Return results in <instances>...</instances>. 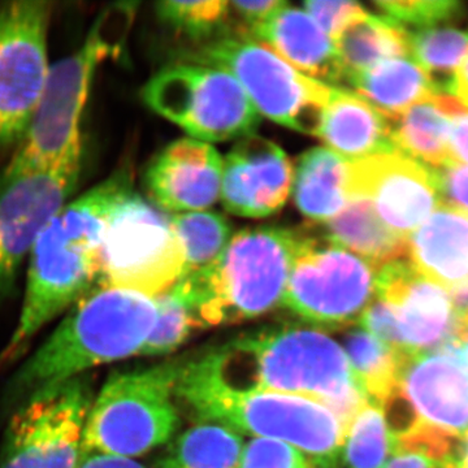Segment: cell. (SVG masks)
I'll return each mask as SVG.
<instances>
[{"instance_id":"1","label":"cell","mask_w":468,"mask_h":468,"mask_svg":"<svg viewBox=\"0 0 468 468\" xmlns=\"http://www.w3.org/2000/svg\"><path fill=\"white\" fill-rule=\"evenodd\" d=\"M186 363L227 389L314 399L331 410L345 431L368 401L343 347L324 332L306 326L261 329Z\"/></svg>"},{"instance_id":"2","label":"cell","mask_w":468,"mask_h":468,"mask_svg":"<svg viewBox=\"0 0 468 468\" xmlns=\"http://www.w3.org/2000/svg\"><path fill=\"white\" fill-rule=\"evenodd\" d=\"M133 192L129 168L117 169L68 202L43 229L29 255L23 309L0 353V371L26 353L43 326L97 285L104 229L120 203Z\"/></svg>"},{"instance_id":"3","label":"cell","mask_w":468,"mask_h":468,"mask_svg":"<svg viewBox=\"0 0 468 468\" xmlns=\"http://www.w3.org/2000/svg\"><path fill=\"white\" fill-rule=\"evenodd\" d=\"M155 298L94 286L39 349L21 366L11 396H32L97 366L137 356L153 331Z\"/></svg>"},{"instance_id":"4","label":"cell","mask_w":468,"mask_h":468,"mask_svg":"<svg viewBox=\"0 0 468 468\" xmlns=\"http://www.w3.org/2000/svg\"><path fill=\"white\" fill-rule=\"evenodd\" d=\"M298 243L300 229L249 228L214 263L180 276L171 289L201 329L258 318L282 303Z\"/></svg>"},{"instance_id":"5","label":"cell","mask_w":468,"mask_h":468,"mask_svg":"<svg viewBox=\"0 0 468 468\" xmlns=\"http://www.w3.org/2000/svg\"><path fill=\"white\" fill-rule=\"evenodd\" d=\"M135 5L119 3L95 18L84 43L50 67L41 101L23 143L0 171L8 180L51 167L82 150L81 117L98 68L124 51Z\"/></svg>"},{"instance_id":"6","label":"cell","mask_w":468,"mask_h":468,"mask_svg":"<svg viewBox=\"0 0 468 468\" xmlns=\"http://www.w3.org/2000/svg\"><path fill=\"white\" fill-rule=\"evenodd\" d=\"M175 396L198 421L280 440L303 452L316 468L340 466L346 431L331 410L314 399L294 394L227 389L180 360Z\"/></svg>"},{"instance_id":"7","label":"cell","mask_w":468,"mask_h":468,"mask_svg":"<svg viewBox=\"0 0 468 468\" xmlns=\"http://www.w3.org/2000/svg\"><path fill=\"white\" fill-rule=\"evenodd\" d=\"M394 452L446 463L468 432V369L449 345L406 356L383 406Z\"/></svg>"},{"instance_id":"8","label":"cell","mask_w":468,"mask_h":468,"mask_svg":"<svg viewBox=\"0 0 468 468\" xmlns=\"http://www.w3.org/2000/svg\"><path fill=\"white\" fill-rule=\"evenodd\" d=\"M178 360L112 375L92 399L84 454L131 458L163 445L178 426L175 384Z\"/></svg>"},{"instance_id":"9","label":"cell","mask_w":468,"mask_h":468,"mask_svg":"<svg viewBox=\"0 0 468 468\" xmlns=\"http://www.w3.org/2000/svg\"><path fill=\"white\" fill-rule=\"evenodd\" d=\"M377 276V268L319 227L302 228L282 303L311 325L344 329L375 300Z\"/></svg>"},{"instance_id":"10","label":"cell","mask_w":468,"mask_h":468,"mask_svg":"<svg viewBox=\"0 0 468 468\" xmlns=\"http://www.w3.org/2000/svg\"><path fill=\"white\" fill-rule=\"evenodd\" d=\"M198 58L232 75L268 119L301 133H322L332 86L302 75L264 43L221 37L205 46Z\"/></svg>"},{"instance_id":"11","label":"cell","mask_w":468,"mask_h":468,"mask_svg":"<svg viewBox=\"0 0 468 468\" xmlns=\"http://www.w3.org/2000/svg\"><path fill=\"white\" fill-rule=\"evenodd\" d=\"M184 261L171 218L133 192L120 203L104 229L95 286L154 298L180 279Z\"/></svg>"},{"instance_id":"12","label":"cell","mask_w":468,"mask_h":468,"mask_svg":"<svg viewBox=\"0 0 468 468\" xmlns=\"http://www.w3.org/2000/svg\"><path fill=\"white\" fill-rule=\"evenodd\" d=\"M143 97L160 116L209 143L241 140L261 122L239 81L226 70L203 64L165 68L147 82Z\"/></svg>"},{"instance_id":"13","label":"cell","mask_w":468,"mask_h":468,"mask_svg":"<svg viewBox=\"0 0 468 468\" xmlns=\"http://www.w3.org/2000/svg\"><path fill=\"white\" fill-rule=\"evenodd\" d=\"M50 2L23 0L0 5V163L26 137L41 101L50 63ZM2 171V169H0Z\"/></svg>"},{"instance_id":"14","label":"cell","mask_w":468,"mask_h":468,"mask_svg":"<svg viewBox=\"0 0 468 468\" xmlns=\"http://www.w3.org/2000/svg\"><path fill=\"white\" fill-rule=\"evenodd\" d=\"M92 399L81 377L27 397L9 421L0 468H79Z\"/></svg>"},{"instance_id":"15","label":"cell","mask_w":468,"mask_h":468,"mask_svg":"<svg viewBox=\"0 0 468 468\" xmlns=\"http://www.w3.org/2000/svg\"><path fill=\"white\" fill-rule=\"evenodd\" d=\"M82 158V150L75 151L51 167L0 180V302L43 229L75 193Z\"/></svg>"},{"instance_id":"16","label":"cell","mask_w":468,"mask_h":468,"mask_svg":"<svg viewBox=\"0 0 468 468\" xmlns=\"http://www.w3.org/2000/svg\"><path fill=\"white\" fill-rule=\"evenodd\" d=\"M350 199L362 197L393 232L408 237L440 205L432 168L399 150L349 162Z\"/></svg>"},{"instance_id":"17","label":"cell","mask_w":468,"mask_h":468,"mask_svg":"<svg viewBox=\"0 0 468 468\" xmlns=\"http://www.w3.org/2000/svg\"><path fill=\"white\" fill-rule=\"evenodd\" d=\"M375 298L392 310L408 356L439 349L451 340L457 323L451 295L419 273L409 258L378 271Z\"/></svg>"},{"instance_id":"18","label":"cell","mask_w":468,"mask_h":468,"mask_svg":"<svg viewBox=\"0 0 468 468\" xmlns=\"http://www.w3.org/2000/svg\"><path fill=\"white\" fill-rule=\"evenodd\" d=\"M292 167L284 151L260 135L243 137L223 162L221 199L230 214L266 218L288 201Z\"/></svg>"},{"instance_id":"19","label":"cell","mask_w":468,"mask_h":468,"mask_svg":"<svg viewBox=\"0 0 468 468\" xmlns=\"http://www.w3.org/2000/svg\"><path fill=\"white\" fill-rule=\"evenodd\" d=\"M223 160L211 144L175 141L160 151L146 169L150 201L163 212H198L217 203L221 192Z\"/></svg>"},{"instance_id":"20","label":"cell","mask_w":468,"mask_h":468,"mask_svg":"<svg viewBox=\"0 0 468 468\" xmlns=\"http://www.w3.org/2000/svg\"><path fill=\"white\" fill-rule=\"evenodd\" d=\"M302 75L324 85H346L335 42L302 9L288 3L276 9L252 33Z\"/></svg>"},{"instance_id":"21","label":"cell","mask_w":468,"mask_h":468,"mask_svg":"<svg viewBox=\"0 0 468 468\" xmlns=\"http://www.w3.org/2000/svg\"><path fill=\"white\" fill-rule=\"evenodd\" d=\"M408 258L448 294L468 289V214L440 205L408 237Z\"/></svg>"},{"instance_id":"22","label":"cell","mask_w":468,"mask_h":468,"mask_svg":"<svg viewBox=\"0 0 468 468\" xmlns=\"http://www.w3.org/2000/svg\"><path fill=\"white\" fill-rule=\"evenodd\" d=\"M319 137L329 150L349 162L397 150L389 119L346 88H332Z\"/></svg>"},{"instance_id":"23","label":"cell","mask_w":468,"mask_h":468,"mask_svg":"<svg viewBox=\"0 0 468 468\" xmlns=\"http://www.w3.org/2000/svg\"><path fill=\"white\" fill-rule=\"evenodd\" d=\"M461 106L454 95L437 91L389 119L394 147L430 168L448 165L452 113Z\"/></svg>"},{"instance_id":"24","label":"cell","mask_w":468,"mask_h":468,"mask_svg":"<svg viewBox=\"0 0 468 468\" xmlns=\"http://www.w3.org/2000/svg\"><path fill=\"white\" fill-rule=\"evenodd\" d=\"M294 201L304 217L326 223L350 201L349 160L328 147H315L298 159L292 175Z\"/></svg>"},{"instance_id":"25","label":"cell","mask_w":468,"mask_h":468,"mask_svg":"<svg viewBox=\"0 0 468 468\" xmlns=\"http://www.w3.org/2000/svg\"><path fill=\"white\" fill-rule=\"evenodd\" d=\"M322 232L377 270L408 258V239L378 218L368 199L353 197L337 217L319 227Z\"/></svg>"},{"instance_id":"26","label":"cell","mask_w":468,"mask_h":468,"mask_svg":"<svg viewBox=\"0 0 468 468\" xmlns=\"http://www.w3.org/2000/svg\"><path fill=\"white\" fill-rule=\"evenodd\" d=\"M346 86L377 107L388 119L401 115L437 91H443L436 80L408 58H392L351 76Z\"/></svg>"},{"instance_id":"27","label":"cell","mask_w":468,"mask_h":468,"mask_svg":"<svg viewBox=\"0 0 468 468\" xmlns=\"http://www.w3.org/2000/svg\"><path fill=\"white\" fill-rule=\"evenodd\" d=\"M334 42L346 82L349 77L384 61L409 57V33L393 21L367 12L350 20Z\"/></svg>"},{"instance_id":"28","label":"cell","mask_w":468,"mask_h":468,"mask_svg":"<svg viewBox=\"0 0 468 468\" xmlns=\"http://www.w3.org/2000/svg\"><path fill=\"white\" fill-rule=\"evenodd\" d=\"M345 353L369 401L384 406L399 388L408 354L390 349L362 328L345 335Z\"/></svg>"},{"instance_id":"29","label":"cell","mask_w":468,"mask_h":468,"mask_svg":"<svg viewBox=\"0 0 468 468\" xmlns=\"http://www.w3.org/2000/svg\"><path fill=\"white\" fill-rule=\"evenodd\" d=\"M242 439L220 424L199 421L172 443L158 468H239Z\"/></svg>"},{"instance_id":"30","label":"cell","mask_w":468,"mask_h":468,"mask_svg":"<svg viewBox=\"0 0 468 468\" xmlns=\"http://www.w3.org/2000/svg\"><path fill=\"white\" fill-rule=\"evenodd\" d=\"M393 452V437L383 406L368 399L347 426L341 461L345 468H384Z\"/></svg>"},{"instance_id":"31","label":"cell","mask_w":468,"mask_h":468,"mask_svg":"<svg viewBox=\"0 0 468 468\" xmlns=\"http://www.w3.org/2000/svg\"><path fill=\"white\" fill-rule=\"evenodd\" d=\"M171 220L184 249L181 276L214 263L230 241L232 227L218 212H185L174 215Z\"/></svg>"},{"instance_id":"32","label":"cell","mask_w":468,"mask_h":468,"mask_svg":"<svg viewBox=\"0 0 468 468\" xmlns=\"http://www.w3.org/2000/svg\"><path fill=\"white\" fill-rule=\"evenodd\" d=\"M408 33L409 57L436 81L437 76L443 77L448 89V76L452 80L468 57V33L448 27Z\"/></svg>"},{"instance_id":"33","label":"cell","mask_w":468,"mask_h":468,"mask_svg":"<svg viewBox=\"0 0 468 468\" xmlns=\"http://www.w3.org/2000/svg\"><path fill=\"white\" fill-rule=\"evenodd\" d=\"M159 17L177 32L194 39L227 37L229 30V5L223 0L177 2L167 0L156 5Z\"/></svg>"},{"instance_id":"34","label":"cell","mask_w":468,"mask_h":468,"mask_svg":"<svg viewBox=\"0 0 468 468\" xmlns=\"http://www.w3.org/2000/svg\"><path fill=\"white\" fill-rule=\"evenodd\" d=\"M156 319L153 331L140 354L146 356H165L177 349L199 328L192 311L171 288L156 295Z\"/></svg>"},{"instance_id":"35","label":"cell","mask_w":468,"mask_h":468,"mask_svg":"<svg viewBox=\"0 0 468 468\" xmlns=\"http://www.w3.org/2000/svg\"><path fill=\"white\" fill-rule=\"evenodd\" d=\"M374 5L383 17L405 30L446 26L466 14L464 5L455 0H378Z\"/></svg>"},{"instance_id":"36","label":"cell","mask_w":468,"mask_h":468,"mask_svg":"<svg viewBox=\"0 0 468 468\" xmlns=\"http://www.w3.org/2000/svg\"><path fill=\"white\" fill-rule=\"evenodd\" d=\"M239 468H316L306 454L280 440L254 439L243 449Z\"/></svg>"},{"instance_id":"37","label":"cell","mask_w":468,"mask_h":468,"mask_svg":"<svg viewBox=\"0 0 468 468\" xmlns=\"http://www.w3.org/2000/svg\"><path fill=\"white\" fill-rule=\"evenodd\" d=\"M303 5L304 12L324 30L326 36L331 37L332 41L350 20L366 12L359 3L347 0H309Z\"/></svg>"},{"instance_id":"38","label":"cell","mask_w":468,"mask_h":468,"mask_svg":"<svg viewBox=\"0 0 468 468\" xmlns=\"http://www.w3.org/2000/svg\"><path fill=\"white\" fill-rule=\"evenodd\" d=\"M441 205L452 206L468 214V167L448 165L432 169Z\"/></svg>"},{"instance_id":"39","label":"cell","mask_w":468,"mask_h":468,"mask_svg":"<svg viewBox=\"0 0 468 468\" xmlns=\"http://www.w3.org/2000/svg\"><path fill=\"white\" fill-rule=\"evenodd\" d=\"M449 165H468V109L463 104L452 113Z\"/></svg>"},{"instance_id":"40","label":"cell","mask_w":468,"mask_h":468,"mask_svg":"<svg viewBox=\"0 0 468 468\" xmlns=\"http://www.w3.org/2000/svg\"><path fill=\"white\" fill-rule=\"evenodd\" d=\"M79 468H144L131 458L116 457V455L90 454L82 455Z\"/></svg>"},{"instance_id":"41","label":"cell","mask_w":468,"mask_h":468,"mask_svg":"<svg viewBox=\"0 0 468 468\" xmlns=\"http://www.w3.org/2000/svg\"><path fill=\"white\" fill-rule=\"evenodd\" d=\"M446 345H449L452 351L460 356L462 363L468 369V314L457 316L454 332Z\"/></svg>"},{"instance_id":"42","label":"cell","mask_w":468,"mask_h":468,"mask_svg":"<svg viewBox=\"0 0 468 468\" xmlns=\"http://www.w3.org/2000/svg\"><path fill=\"white\" fill-rule=\"evenodd\" d=\"M384 468H445L442 463L415 454V452H394Z\"/></svg>"},{"instance_id":"43","label":"cell","mask_w":468,"mask_h":468,"mask_svg":"<svg viewBox=\"0 0 468 468\" xmlns=\"http://www.w3.org/2000/svg\"><path fill=\"white\" fill-rule=\"evenodd\" d=\"M446 91L449 94L454 95L468 109V57L460 67V69L452 77Z\"/></svg>"},{"instance_id":"44","label":"cell","mask_w":468,"mask_h":468,"mask_svg":"<svg viewBox=\"0 0 468 468\" xmlns=\"http://www.w3.org/2000/svg\"><path fill=\"white\" fill-rule=\"evenodd\" d=\"M443 467L468 468V432L458 443L457 451L454 452L451 460L443 463Z\"/></svg>"}]
</instances>
